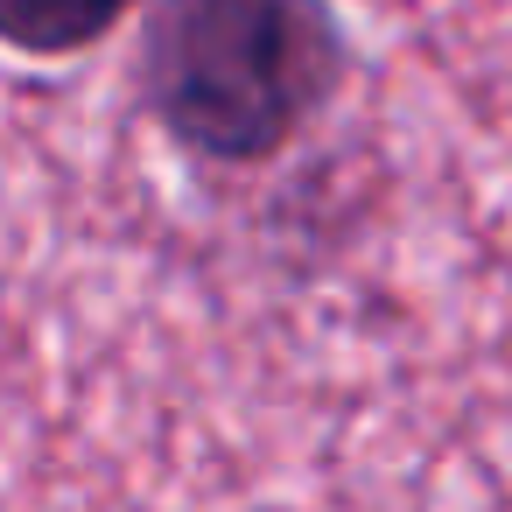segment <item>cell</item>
I'll use <instances>...</instances> for the list:
<instances>
[{
    "label": "cell",
    "instance_id": "cell-1",
    "mask_svg": "<svg viewBox=\"0 0 512 512\" xmlns=\"http://www.w3.org/2000/svg\"><path fill=\"white\" fill-rule=\"evenodd\" d=\"M330 0H155L141 99L176 148L218 169L281 155L344 85Z\"/></svg>",
    "mask_w": 512,
    "mask_h": 512
},
{
    "label": "cell",
    "instance_id": "cell-2",
    "mask_svg": "<svg viewBox=\"0 0 512 512\" xmlns=\"http://www.w3.org/2000/svg\"><path fill=\"white\" fill-rule=\"evenodd\" d=\"M134 8L141 0H0V43L22 57H78Z\"/></svg>",
    "mask_w": 512,
    "mask_h": 512
}]
</instances>
